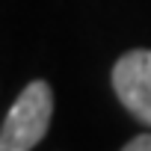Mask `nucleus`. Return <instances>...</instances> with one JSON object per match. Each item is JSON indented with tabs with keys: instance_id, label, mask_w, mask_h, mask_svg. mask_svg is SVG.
Here are the masks:
<instances>
[{
	"instance_id": "nucleus-1",
	"label": "nucleus",
	"mask_w": 151,
	"mask_h": 151,
	"mask_svg": "<svg viewBox=\"0 0 151 151\" xmlns=\"http://www.w3.org/2000/svg\"><path fill=\"white\" fill-rule=\"evenodd\" d=\"M50 113H53V89L45 80H33L30 86H24V92L15 98L0 127V151L36 148L50 127Z\"/></svg>"
},
{
	"instance_id": "nucleus-2",
	"label": "nucleus",
	"mask_w": 151,
	"mask_h": 151,
	"mask_svg": "<svg viewBox=\"0 0 151 151\" xmlns=\"http://www.w3.org/2000/svg\"><path fill=\"white\" fill-rule=\"evenodd\" d=\"M113 89L133 119L151 124V50L136 47L119 56L113 65Z\"/></svg>"
},
{
	"instance_id": "nucleus-3",
	"label": "nucleus",
	"mask_w": 151,
	"mask_h": 151,
	"mask_svg": "<svg viewBox=\"0 0 151 151\" xmlns=\"http://www.w3.org/2000/svg\"><path fill=\"white\" fill-rule=\"evenodd\" d=\"M124 151H151V133H139L130 142H124Z\"/></svg>"
}]
</instances>
